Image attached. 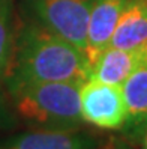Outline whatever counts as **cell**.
I'll list each match as a JSON object with an SVG mask.
<instances>
[{"instance_id": "obj_9", "label": "cell", "mask_w": 147, "mask_h": 149, "mask_svg": "<svg viewBox=\"0 0 147 149\" xmlns=\"http://www.w3.org/2000/svg\"><path fill=\"white\" fill-rule=\"evenodd\" d=\"M128 119L123 128L134 130L147 122V63L138 66L122 84Z\"/></svg>"}, {"instance_id": "obj_13", "label": "cell", "mask_w": 147, "mask_h": 149, "mask_svg": "<svg viewBox=\"0 0 147 149\" xmlns=\"http://www.w3.org/2000/svg\"><path fill=\"white\" fill-rule=\"evenodd\" d=\"M105 149H129V148H126L123 143H120V142H117V140H114V142H111Z\"/></svg>"}, {"instance_id": "obj_2", "label": "cell", "mask_w": 147, "mask_h": 149, "mask_svg": "<svg viewBox=\"0 0 147 149\" xmlns=\"http://www.w3.org/2000/svg\"><path fill=\"white\" fill-rule=\"evenodd\" d=\"M78 81H15L9 80L12 107L17 118L33 130H80L81 116Z\"/></svg>"}, {"instance_id": "obj_12", "label": "cell", "mask_w": 147, "mask_h": 149, "mask_svg": "<svg viewBox=\"0 0 147 149\" xmlns=\"http://www.w3.org/2000/svg\"><path fill=\"white\" fill-rule=\"evenodd\" d=\"M11 124V116H9V111L6 110V106L0 96V130L6 128L8 125Z\"/></svg>"}, {"instance_id": "obj_10", "label": "cell", "mask_w": 147, "mask_h": 149, "mask_svg": "<svg viewBox=\"0 0 147 149\" xmlns=\"http://www.w3.org/2000/svg\"><path fill=\"white\" fill-rule=\"evenodd\" d=\"M12 35H11V5L9 0H0V75L11 62Z\"/></svg>"}, {"instance_id": "obj_3", "label": "cell", "mask_w": 147, "mask_h": 149, "mask_svg": "<svg viewBox=\"0 0 147 149\" xmlns=\"http://www.w3.org/2000/svg\"><path fill=\"white\" fill-rule=\"evenodd\" d=\"M95 0H30L39 26L86 53L90 11Z\"/></svg>"}, {"instance_id": "obj_6", "label": "cell", "mask_w": 147, "mask_h": 149, "mask_svg": "<svg viewBox=\"0 0 147 149\" xmlns=\"http://www.w3.org/2000/svg\"><path fill=\"white\" fill-rule=\"evenodd\" d=\"M129 0H95L90 11L87 29V56L90 65L110 47L119 18Z\"/></svg>"}, {"instance_id": "obj_7", "label": "cell", "mask_w": 147, "mask_h": 149, "mask_svg": "<svg viewBox=\"0 0 147 149\" xmlns=\"http://www.w3.org/2000/svg\"><path fill=\"white\" fill-rule=\"evenodd\" d=\"M143 63H146L144 48L122 50L108 47L93 63L90 78L107 84L122 86L128 77Z\"/></svg>"}, {"instance_id": "obj_4", "label": "cell", "mask_w": 147, "mask_h": 149, "mask_svg": "<svg viewBox=\"0 0 147 149\" xmlns=\"http://www.w3.org/2000/svg\"><path fill=\"white\" fill-rule=\"evenodd\" d=\"M80 104L84 122L96 128L120 130L126 124L128 111L122 86L89 78L80 89Z\"/></svg>"}, {"instance_id": "obj_14", "label": "cell", "mask_w": 147, "mask_h": 149, "mask_svg": "<svg viewBox=\"0 0 147 149\" xmlns=\"http://www.w3.org/2000/svg\"><path fill=\"white\" fill-rule=\"evenodd\" d=\"M144 54H146V63H147V45L144 47Z\"/></svg>"}, {"instance_id": "obj_8", "label": "cell", "mask_w": 147, "mask_h": 149, "mask_svg": "<svg viewBox=\"0 0 147 149\" xmlns=\"http://www.w3.org/2000/svg\"><path fill=\"white\" fill-rule=\"evenodd\" d=\"M147 45V0H129L119 18L110 47L143 50Z\"/></svg>"}, {"instance_id": "obj_1", "label": "cell", "mask_w": 147, "mask_h": 149, "mask_svg": "<svg viewBox=\"0 0 147 149\" xmlns=\"http://www.w3.org/2000/svg\"><path fill=\"white\" fill-rule=\"evenodd\" d=\"M90 74L92 65L83 50L39 24H30L20 35L9 80L84 83Z\"/></svg>"}, {"instance_id": "obj_11", "label": "cell", "mask_w": 147, "mask_h": 149, "mask_svg": "<svg viewBox=\"0 0 147 149\" xmlns=\"http://www.w3.org/2000/svg\"><path fill=\"white\" fill-rule=\"evenodd\" d=\"M128 136L138 143L140 149H147V122L128 131Z\"/></svg>"}, {"instance_id": "obj_5", "label": "cell", "mask_w": 147, "mask_h": 149, "mask_svg": "<svg viewBox=\"0 0 147 149\" xmlns=\"http://www.w3.org/2000/svg\"><path fill=\"white\" fill-rule=\"evenodd\" d=\"M99 140L81 130H32L0 139V149H98Z\"/></svg>"}]
</instances>
